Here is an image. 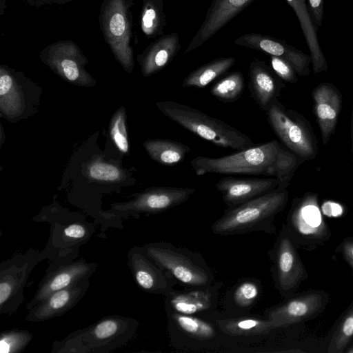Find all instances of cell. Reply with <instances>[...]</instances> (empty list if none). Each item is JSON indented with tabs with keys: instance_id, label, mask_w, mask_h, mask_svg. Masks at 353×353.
<instances>
[{
	"instance_id": "603a6c76",
	"label": "cell",
	"mask_w": 353,
	"mask_h": 353,
	"mask_svg": "<svg viewBox=\"0 0 353 353\" xmlns=\"http://www.w3.org/2000/svg\"><path fill=\"white\" fill-rule=\"evenodd\" d=\"M143 146L152 160L167 166L181 162L191 150L187 145L165 139H148L144 142Z\"/></svg>"
},
{
	"instance_id": "60d3db41",
	"label": "cell",
	"mask_w": 353,
	"mask_h": 353,
	"mask_svg": "<svg viewBox=\"0 0 353 353\" xmlns=\"http://www.w3.org/2000/svg\"><path fill=\"white\" fill-rule=\"evenodd\" d=\"M346 250L349 257L353 261V245L348 246Z\"/></svg>"
},
{
	"instance_id": "30bf717a",
	"label": "cell",
	"mask_w": 353,
	"mask_h": 353,
	"mask_svg": "<svg viewBox=\"0 0 353 353\" xmlns=\"http://www.w3.org/2000/svg\"><path fill=\"white\" fill-rule=\"evenodd\" d=\"M264 112L274 132L289 149L303 157L313 155L314 147L306 130L276 99Z\"/></svg>"
},
{
	"instance_id": "f35d334b",
	"label": "cell",
	"mask_w": 353,
	"mask_h": 353,
	"mask_svg": "<svg viewBox=\"0 0 353 353\" xmlns=\"http://www.w3.org/2000/svg\"><path fill=\"white\" fill-rule=\"evenodd\" d=\"M125 21L123 17L119 14H114L110 22L111 32L115 36H121L125 30Z\"/></svg>"
},
{
	"instance_id": "ab89813d",
	"label": "cell",
	"mask_w": 353,
	"mask_h": 353,
	"mask_svg": "<svg viewBox=\"0 0 353 353\" xmlns=\"http://www.w3.org/2000/svg\"><path fill=\"white\" fill-rule=\"evenodd\" d=\"M322 211L327 216H339L343 213L342 206L335 202L327 201L322 205Z\"/></svg>"
},
{
	"instance_id": "8d00e7d4",
	"label": "cell",
	"mask_w": 353,
	"mask_h": 353,
	"mask_svg": "<svg viewBox=\"0 0 353 353\" xmlns=\"http://www.w3.org/2000/svg\"><path fill=\"white\" fill-rule=\"evenodd\" d=\"M307 8L311 14L313 21L318 29L322 26L324 13L323 0H307Z\"/></svg>"
},
{
	"instance_id": "d4e9b609",
	"label": "cell",
	"mask_w": 353,
	"mask_h": 353,
	"mask_svg": "<svg viewBox=\"0 0 353 353\" xmlns=\"http://www.w3.org/2000/svg\"><path fill=\"white\" fill-rule=\"evenodd\" d=\"M233 57L212 60L192 70L183 81L182 87L203 88L228 72L235 63Z\"/></svg>"
},
{
	"instance_id": "f546056e",
	"label": "cell",
	"mask_w": 353,
	"mask_h": 353,
	"mask_svg": "<svg viewBox=\"0 0 353 353\" xmlns=\"http://www.w3.org/2000/svg\"><path fill=\"white\" fill-rule=\"evenodd\" d=\"M32 339L33 334L26 330H3L0 334V352L21 353Z\"/></svg>"
},
{
	"instance_id": "2e32d148",
	"label": "cell",
	"mask_w": 353,
	"mask_h": 353,
	"mask_svg": "<svg viewBox=\"0 0 353 353\" xmlns=\"http://www.w3.org/2000/svg\"><path fill=\"white\" fill-rule=\"evenodd\" d=\"M323 304L319 294H309L292 299L268 313V319L275 327H286L314 314Z\"/></svg>"
},
{
	"instance_id": "5bb4252c",
	"label": "cell",
	"mask_w": 353,
	"mask_h": 353,
	"mask_svg": "<svg viewBox=\"0 0 353 353\" xmlns=\"http://www.w3.org/2000/svg\"><path fill=\"white\" fill-rule=\"evenodd\" d=\"M255 0H212L200 28L185 50L190 52L203 45Z\"/></svg>"
},
{
	"instance_id": "b9f144b4",
	"label": "cell",
	"mask_w": 353,
	"mask_h": 353,
	"mask_svg": "<svg viewBox=\"0 0 353 353\" xmlns=\"http://www.w3.org/2000/svg\"><path fill=\"white\" fill-rule=\"evenodd\" d=\"M348 353H353V346L347 351Z\"/></svg>"
},
{
	"instance_id": "9a60e30c",
	"label": "cell",
	"mask_w": 353,
	"mask_h": 353,
	"mask_svg": "<svg viewBox=\"0 0 353 353\" xmlns=\"http://www.w3.org/2000/svg\"><path fill=\"white\" fill-rule=\"evenodd\" d=\"M89 287V280H86L53 292L28 310L25 320L39 323L63 315L78 304Z\"/></svg>"
},
{
	"instance_id": "7c38bea8",
	"label": "cell",
	"mask_w": 353,
	"mask_h": 353,
	"mask_svg": "<svg viewBox=\"0 0 353 353\" xmlns=\"http://www.w3.org/2000/svg\"><path fill=\"white\" fill-rule=\"evenodd\" d=\"M234 44L282 58L288 61L299 75H306L310 72L311 56L284 40L261 33H247L236 39Z\"/></svg>"
},
{
	"instance_id": "7a4b0ae2",
	"label": "cell",
	"mask_w": 353,
	"mask_h": 353,
	"mask_svg": "<svg viewBox=\"0 0 353 353\" xmlns=\"http://www.w3.org/2000/svg\"><path fill=\"white\" fill-rule=\"evenodd\" d=\"M139 325V321L131 317L107 315L54 341L50 353H109L126 345Z\"/></svg>"
},
{
	"instance_id": "ba28073f",
	"label": "cell",
	"mask_w": 353,
	"mask_h": 353,
	"mask_svg": "<svg viewBox=\"0 0 353 353\" xmlns=\"http://www.w3.org/2000/svg\"><path fill=\"white\" fill-rule=\"evenodd\" d=\"M195 189L181 187H152L137 194L132 200L115 203L106 210L119 219L132 216L140 217L141 214H156L185 202Z\"/></svg>"
},
{
	"instance_id": "836d02e7",
	"label": "cell",
	"mask_w": 353,
	"mask_h": 353,
	"mask_svg": "<svg viewBox=\"0 0 353 353\" xmlns=\"http://www.w3.org/2000/svg\"><path fill=\"white\" fill-rule=\"evenodd\" d=\"M143 18V28L148 34H161L165 25V17L163 11L162 0H155L154 3H148Z\"/></svg>"
},
{
	"instance_id": "8992f818",
	"label": "cell",
	"mask_w": 353,
	"mask_h": 353,
	"mask_svg": "<svg viewBox=\"0 0 353 353\" xmlns=\"http://www.w3.org/2000/svg\"><path fill=\"white\" fill-rule=\"evenodd\" d=\"M46 251L29 248L0 263V314L12 316L24 301L30 274L40 262L48 259Z\"/></svg>"
},
{
	"instance_id": "277c9868",
	"label": "cell",
	"mask_w": 353,
	"mask_h": 353,
	"mask_svg": "<svg viewBox=\"0 0 353 353\" xmlns=\"http://www.w3.org/2000/svg\"><path fill=\"white\" fill-rule=\"evenodd\" d=\"M156 105L170 120L217 146L239 151L254 145L238 129L196 108L172 101H159Z\"/></svg>"
},
{
	"instance_id": "e0dca14e",
	"label": "cell",
	"mask_w": 353,
	"mask_h": 353,
	"mask_svg": "<svg viewBox=\"0 0 353 353\" xmlns=\"http://www.w3.org/2000/svg\"><path fill=\"white\" fill-rule=\"evenodd\" d=\"M271 67L259 59H254L249 67L248 88L252 97L265 111L276 99L279 85Z\"/></svg>"
},
{
	"instance_id": "8fae6325",
	"label": "cell",
	"mask_w": 353,
	"mask_h": 353,
	"mask_svg": "<svg viewBox=\"0 0 353 353\" xmlns=\"http://www.w3.org/2000/svg\"><path fill=\"white\" fill-rule=\"evenodd\" d=\"M127 259L133 278L142 290L165 295L172 290L171 278L148 256L142 246L130 248Z\"/></svg>"
},
{
	"instance_id": "83f0119b",
	"label": "cell",
	"mask_w": 353,
	"mask_h": 353,
	"mask_svg": "<svg viewBox=\"0 0 353 353\" xmlns=\"http://www.w3.org/2000/svg\"><path fill=\"white\" fill-rule=\"evenodd\" d=\"M244 88V79L240 71H234L216 82L210 88V93L216 99L232 103L238 100Z\"/></svg>"
},
{
	"instance_id": "cb8c5ba5",
	"label": "cell",
	"mask_w": 353,
	"mask_h": 353,
	"mask_svg": "<svg viewBox=\"0 0 353 353\" xmlns=\"http://www.w3.org/2000/svg\"><path fill=\"white\" fill-rule=\"evenodd\" d=\"M181 49L179 35L176 32L163 36L154 45L144 65V73L150 75L166 66Z\"/></svg>"
},
{
	"instance_id": "74e56055",
	"label": "cell",
	"mask_w": 353,
	"mask_h": 353,
	"mask_svg": "<svg viewBox=\"0 0 353 353\" xmlns=\"http://www.w3.org/2000/svg\"><path fill=\"white\" fill-rule=\"evenodd\" d=\"M61 67L65 79L71 82L78 80L79 70L75 61L71 59H64L61 63Z\"/></svg>"
},
{
	"instance_id": "4dcf8cb0",
	"label": "cell",
	"mask_w": 353,
	"mask_h": 353,
	"mask_svg": "<svg viewBox=\"0 0 353 353\" xmlns=\"http://www.w3.org/2000/svg\"><path fill=\"white\" fill-rule=\"evenodd\" d=\"M353 336V306L336 328L328 347V352L340 353Z\"/></svg>"
},
{
	"instance_id": "7402d4cb",
	"label": "cell",
	"mask_w": 353,
	"mask_h": 353,
	"mask_svg": "<svg viewBox=\"0 0 353 353\" xmlns=\"http://www.w3.org/2000/svg\"><path fill=\"white\" fill-rule=\"evenodd\" d=\"M171 291L165 296L166 305L172 312L192 315L209 310L214 302L212 292L208 289Z\"/></svg>"
},
{
	"instance_id": "d6986e66",
	"label": "cell",
	"mask_w": 353,
	"mask_h": 353,
	"mask_svg": "<svg viewBox=\"0 0 353 353\" xmlns=\"http://www.w3.org/2000/svg\"><path fill=\"white\" fill-rule=\"evenodd\" d=\"M276 267L279 287L283 291L294 288L303 276V269L291 241L282 237L276 252Z\"/></svg>"
},
{
	"instance_id": "484cf974",
	"label": "cell",
	"mask_w": 353,
	"mask_h": 353,
	"mask_svg": "<svg viewBox=\"0 0 353 353\" xmlns=\"http://www.w3.org/2000/svg\"><path fill=\"white\" fill-rule=\"evenodd\" d=\"M219 328L225 334L233 336H248L267 334L276 328L267 320L252 317H241L217 321Z\"/></svg>"
},
{
	"instance_id": "4316f807",
	"label": "cell",
	"mask_w": 353,
	"mask_h": 353,
	"mask_svg": "<svg viewBox=\"0 0 353 353\" xmlns=\"http://www.w3.org/2000/svg\"><path fill=\"white\" fill-rule=\"evenodd\" d=\"M293 222L304 234H314L321 230L322 218L314 199L309 198L301 203L294 211Z\"/></svg>"
},
{
	"instance_id": "e575fe53",
	"label": "cell",
	"mask_w": 353,
	"mask_h": 353,
	"mask_svg": "<svg viewBox=\"0 0 353 353\" xmlns=\"http://www.w3.org/2000/svg\"><path fill=\"white\" fill-rule=\"evenodd\" d=\"M259 293V288L256 282L245 281L241 283L235 289L234 300L237 305L246 307L256 301Z\"/></svg>"
},
{
	"instance_id": "6da1fadb",
	"label": "cell",
	"mask_w": 353,
	"mask_h": 353,
	"mask_svg": "<svg viewBox=\"0 0 353 353\" xmlns=\"http://www.w3.org/2000/svg\"><path fill=\"white\" fill-rule=\"evenodd\" d=\"M295 157L270 141L220 157L199 156L190 161L196 175L207 174L268 175L283 184L296 165Z\"/></svg>"
},
{
	"instance_id": "d590c367",
	"label": "cell",
	"mask_w": 353,
	"mask_h": 353,
	"mask_svg": "<svg viewBox=\"0 0 353 353\" xmlns=\"http://www.w3.org/2000/svg\"><path fill=\"white\" fill-rule=\"evenodd\" d=\"M270 61L271 68L281 79L288 82H294L296 81V71L288 61L270 55Z\"/></svg>"
},
{
	"instance_id": "5b68a950",
	"label": "cell",
	"mask_w": 353,
	"mask_h": 353,
	"mask_svg": "<svg viewBox=\"0 0 353 353\" xmlns=\"http://www.w3.org/2000/svg\"><path fill=\"white\" fill-rule=\"evenodd\" d=\"M288 193L276 189L269 193L229 208L212 226L214 233L222 235L265 230V227L283 208Z\"/></svg>"
},
{
	"instance_id": "52a82bcc",
	"label": "cell",
	"mask_w": 353,
	"mask_h": 353,
	"mask_svg": "<svg viewBox=\"0 0 353 353\" xmlns=\"http://www.w3.org/2000/svg\"><path fill=\"white\" fill-rule=\"evenodd\" d=\"M148 257L170 278L192 288H205L212 281L211 272L188 254L168 243H149L142 246Z\"/></svg>"
},
{
	"instance_id": "ac0fdd59",
	"label": "cell",
	"mask_w": 353,
	"mask_h": 353,
	"mask_svg": "<svg viewBox=\"0 0 353 353\" xmlns=\"http://www.w3.org/2000/svg\"><path fill=\"white\" fill-rule=\"evenodd\" d=\"M315 112L324 143L333 132L341 105L340 97L330 84L319 85L313 92Z\"/></svg>"
},
{
	"instance_id": "ffe728a7",
	"label": "cell",
	"mask_w": 353,
	"mask_h": 353,
	"mask_svg": "<svg viewBox=\"0 0 353 353\" xmlns=\"http://www.w3.org/2000/svg\"><path fill=\"white\" fill-rule=\"evenodd\" d=\"M26 88L19 87L8 74L0 77L1 116L10 120H19L27 116L30 102Z\"/></svg>"
},
{
	"instance_id": "f1b7e54d",
	"label": "cell",
	"mask_w": 353,
	"mask_h": 353,
	"mask_svg": "<svg viewBox=\"0 0 353 353\" xmlns=\"http://www.w3.org/2000/svg\"><path fill=\"white\" fill-rule=\"evenodd\" d=\"M179 328L188 335L199 340H209L216 335L214 327L209 323L192 315L170 313Z\"/></svg>"
},
{
	"instance_id": "9c48e42d",
	"label": "cell",
	"mask_w": 353,
	"mask_h": 353,
	"mask_svg": "<svg viewBox=\"0 0 353 353\" xmlns=\"http://www.w3.org/2000/svg\"><path fill=\"white\" fill-rule=\"evenodd\" d=\"M97 265V263L88 262L83 258L54 265H48L34 295L26 305L27 309L30 310L56 291L89 280Z\"/></svg>"
},
{
	"instance_id": "3957f363",
	"label": "cell",
	"mask_w": 353,
	"mask_h": 353,
	"mask_svg": "<svg viewBox=\"0 0 353 353\" xmlns=\"http://www.w3.org/2000/svg\"><path fill=\"white\" fill-rule=\"evenodd\" d=\"M33 221L46 222L50 226V235L43 249L48 254L50 265L77 259L81 246L92 237L97 225L81 214L56 207L41 211Z\"/></svg>"
},
{
	"instance_id": "44dd1931",
	"label": "cell",
	"mask_w": 353,
	"mask_h": 353,
	"mask_svg": "<svg viewBox=\"0 0 353 353\" xmlns=\"http://www.w3.org/2000/svg\"><path fill=\"white\" fill-rule=\"evenodd\" d=\"M294 11L310 52L315 73L327 70V62L316 34V27L306 4V0H285Z\"/></svg>"
},
{
	"instance_id": "1f68e13d",
	"label": "cell",
	"mask_w": 353,
	"mask_h": 353,
	"mask_svg": "<svg viewBox=\"0 0 353 353\" xmlns=\"http://www.w3.org/2000/svg\"><path fill=\"white\" fill-rule=\"evenodd\" d=\"M87 173L90 179L108 183L119 181L124 175L123 172L114 164L99 159L89 164Z\"/></svg>"
},
{
	"instance_id": "4fadbf2b",
	"label": "cell",
	"mask_w": 353,
	"mask_h": 353,
	"mask_svg": "<svg viewBox=\"0 0 353 353\" xmlns=\"http://www.w3.org/2000/svg\"><path fill=\"white\" fill-rule=\"evenodd\" d=\"M223 202L232 208L255 199L283 185L276 178H236L225 176L215 185Z\"/></svg>"
},
{
	"instance_id": "7bdbcfd3",
	"label": "cell",
	"mask_w": 353,
	"mask_h": 353,
	"mask_svg": "<svg viewBox=\"0 0 353 353\" xmlns=\"http://www.w3.org/2000/svg\"><path fill=\"white\" fill-rule=\"evenodd\" d=\"M352 119H353V117H352ZM352 123H353V119H352ZM352 132H353V131H352ZM352 141H353V136H352Z\"/></svg>"
},
{
	"instance_id": "d6a6232c",
	"label": "cell",
	"mask_w": 353,
	"mask_h": 353,
	"mask_svg": "<svg viewBox=\"0 0 353 353\" xmlns=\"http://www.w3.org/2000/svg\"><path fill=\"white\" fill-rule=\"evenodd\" d=\"M110 135L117 148L123 153L129 151V143L125 125V110L120 108L113 115L110 125Z\"/></svg>"
}]
</instances>
